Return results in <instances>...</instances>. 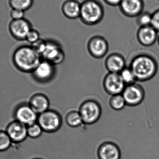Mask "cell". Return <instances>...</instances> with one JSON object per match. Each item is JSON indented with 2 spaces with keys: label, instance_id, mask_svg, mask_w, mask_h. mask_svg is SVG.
<instances>
[{
  "label": "cell",
  "instance_id": "cell-24",
  "mask_svg": "<svg viewBox=\"0 0 159 159\" xmlns=\"http://www.w3.org/2000/svg\"><path fill=\"white\" fill-rule=\"evenodd\" d=\"M120 75L126 86L133 84L137 81L134 74L129 67H126L121 71Z\"/></svg>",
  "mask_w": 159,
  "mask_h": 159
},
{
  "label": "cell",
  "instance_id": "cell-11",
  "mask_svg": "<svg viewBox=\"0 0 159 159\" xmlns=\"http://www.w3.org/2000/svg\"><path fill=\"white\" fill-rule=\"evenodd\" d=\"M103 86L105 91L112 96L122 94L126 85L120 74L108 73L104 79Z\"/></svg>",
  "mask_w": 159,
  "mask_h": 159
},
{
  "label": "cell",
  "instance_id": "cell-9",
  "mask_svg": "<svg viewBox=\"0 0 159 159\" xmlns=\"http://www.w3.org/2000/svg\"><path fill=\"white\" fill-rule=\"evenodd\" d=\"M56 71L55 65L47 61L42 60L31 74L33 78L36 81L46 83L54 78Z\"/></svg>",
  "mask_w": 159,
  "mask_h": 159
},
{
  "label": "cell",
  "instance_id": "cell-15",
  "mask_svg": "<svg viewBox=\"0 0 159 159\" xmlns=\"http://www.w3.org/2000/svg\"><path fill=\"white\" fill-rule=\"evenodd\" d=\"M157 31L151 25L141 27L137 32V39L143 46H151L157 40Z\"/></svg>",
  "mask_w": 159,
  "mask_h": 159
},
{
  "label": "cell",
  "instance_id": "cell-6",
  "mask_svg": "<svg viewBox=\"0 0 159 159\" xmlns=\"http://www.w3.org/2000/svg\"><path fill=\"white\" fill-rule=\"evenodd\" d=\"M145 94L143 87L136 82L126 86L122 93L126 105L130 107L140 104L144 99Z\"/></svg>",
  "mask_w": 159,
  "mask_h": 159
},
{
  "label": "cell",
  "instance_id": "cell-10",
  "mask_svg": "<svg viewBox=\"0 0 159 159\" xmlns=\"http://www.w3.org/2000/svg\"><path fill=\"white\" fill-rule=\"evenodd\" d=\"M32 29L31 23L25 18L17 20H12L8 25L10 34L18 41L26 40V36Z\"/></svg>",
  "mask_w": 159,
  "mask_h": 159
},
{
  "label": "cell",
  "instance_id": "cell-2",
  "mask_svg": "<svg viewBox=\"0 0 159 159\" xmlns=\"http://www.w3.org/2000/svg\"><path fill=\"white\" fill-rule=\"evenodd\" d=\"M130 68L137 81L144 82L153 78L157 72V62L153 57L148 54H140L131 61Z\"/></svg>",
  "mask_w": 159,
  "mask_h": 159
},
{
  "label": "cell",
  "instance_id": "cell-22",
  "mask_svg": "<svg viewBox=\"0 0 159 159\" xmlns=\"http://www.w3.org/2000/svg\"><path fill=\"white\" fill-rule=\"evenodd\" d=\"M110 107L116 111H120L125 107L126 102L122 94L112 95L109 100Z\"/></svg>",
  "mask_w": 159,
  "mask_h": 159
},
{
  "label": "cell",
  "instance_id": "cell-7",
  "mask_svg": "<svg viewBox=\"0 0 159 159\" xmlns=\"http://www.w3.org/2000/svg\"><path fill=\"white\" fill-rule=\"evenodd\" d=\"M41 57L54 65L60 64L65 58V54L62 48L58 43L51 40L46 41V47Z\"/></svg>",
  "mask_w": 159,
  "mask_h": 159
},
{
  "label": "cell",
  "instance_id": "cell-8",
  "mask_svg": "<svg viewBox=\"0 0 159 159\" xmlns=\"http://www.w3.org/2000/svg\"><path fill=\"white\" fill-rule=\"evenodd\" d=\"M38 115L31 107L28 103H22L16 107L14 112L15 120L29 126L37 122Z\"/></svg>",
  "mask_w": 159,
  "mask_h": 159
},
{
  "label": "cell",
  "instance_id": "cell-1",
  "mask_svg": "<svg viewBox=\"0 0 159 159\" xmlns=\"http://www.w3.org/2000/svg\"><path fill=\"white\" fill-rule=\"evenodd\" d=\"M42 60L41 56L31 45L19 47L12 56L14 66L20 71L25 73H32Z\"/></svg>",
  "mask_w": 159,
  "mask_h": 159
},
{
  "label": "cell",
  "instance_id": "cell-17",
  "mask_svg": "<svg viewBox=\"0 0 159 159\" xmlns=\"http://www.w3.org/2000/svg\"><path fill=\"white\" fill-rule=\"evenodd\" d=\"M28 103L38 115L49 109L50 102L48 97L43 93H37L33 94Z\"/></svg>",
  "mask_w": 159,
  "mask_h": 159
},
{
  "label": "cell",
  "instance_id": "cell-14",
  "mask_svg": "<svg viewBox=\"0 0 159 159\" xmlns=\"http://www.w3.org/2000/svg\"><path fill=\"white\" fill-rule=\"evenodd\" d=\"M119 6L123 15L129 17H134L142 13L143 3L142 0H121Z\"/></svg>",
  "mask_w": 159,
  "mask_h": 159
},
{
  "label": "cell",
  "instance_id": "cell-5",
  "mask_svg": "<svg viewBox=\"0 0 159 159\" xmlns=\"http://www.w3.org/2000/svg\"><path fill=\"white\" fill-rule=\"evenodd\" d=\"M37 122L43 132L51 133L57 131L61 128L63 120L57 111L49 109L38 115Z\"/></svg>",
  "mask_w": 159,
  "mask_h": 159
},
{
  "label": "cell",
  "instance_id": "cell-27",
  "mask_svg": "<svg viewBox=\"0 0 159 159\" xmlns=\"http://www.w3.org/2000/svg\"><path fill=\"white\" fill-rule=\"evenodd\" d=\"M40 39V34L39 32L35 29H32L26 36V41L31 44L35 43Z\"/></svg>",
  "mask_w": 159,
  "mask_h": 159
},
{
  "label": "cell",
  "instance_id": "cell-13",
  "mask_svg": "<svg viewBox=\"0 0 159 159\" xmlns=\"http://www.w3.org/2000/svg\"><path fill=\"white\" fill-rule=\"evenodd\" d=\"M5 131L13 143H20L28 138L27 126L15 120L7 124Z\"/></svg>",
  "mask_w": 159,
  "mask_h": 159
},
{
  "label": "cell",
  "instance_id": "cell-20",
  "mask_svg": "<svg viewBox=\"0 0 159 159\" xmlns=\"http://www.w3.org/2000/svg\"><path fill=\"white\" fill-rule=\"evenodd\" d=\"M66 124L71 128H77L84 124L78 111L72 110L66 114L65 118Z\"/></svg>",
  "mask_w": 159,
  "mask_h": 159
},
{
  "label": "cell",
  "instance_id": "cell-28",
  "mask_svg": "<svg viewBox=\"0 0 159 159\" xmlns=\"http://www.w3.org/2000/svg\"><path fill=\"white\" fill-rule=\"evenodd\" d=\"M46 41L40 38L38 41L31 44L34 49L41 56L46 47Z\"/></svg>",
  "mask_w": 159,
  "mask_h": 159
},
{
  "label": "cell",
  "instance_id": "cell-26",
  "mask_svg": "<svg viewBox=\"0 0 159 159\" xmlns=\"http://www.w3.org/2000/svg\"><path fill=\"white\" fill-rule=\"evenodd\" d=\"M152 15L148 13H141L138 16L137 22L141 27L151 25Z\"/></svg>",
  "mask_w": 159,
  "mask_h": 159
},
{
  "label": "cell",
  "instance_id": "cell-32",
  "mask_svg": "<svg viewBox=\"0 0 159 159\" xmlns=\"http://www.w3.org/2000/svg\"><path fill=\"white\" fill-rule=\"evenodd\" d=\"M29 159H42L39 158H36V157L33 158V157H31V158H30Z\"/></svg>",
  "mask_w": 159,
  "mask_h": 159
},
{
  "label": "cell",
  "instance_id": "cell-25",
  "mask_svg": "<svg viewBox=\"0 0 159 159\" xmlns=\"http://www.w3.org/2000/svg\"><path fill=\"white\" fill-rule=\"evenodd\" d=\"M12 143L5 130H0V152H5L10 148Z\"/></svg>",
  "mask_w": 159,
  "mask_h": 159
},
{
  "label": "cell",
  "instance_id": "cell-12",
  "mask_svg": "<svg viewBox=\"0 0 159 159\" xmlns=\"http://www.w3.org/2000/svg\"><path fill=\"white\" fill-rule=\"evenodd\" d=\"M87 47L92 57L95 58H102L108 51V42L102 36L95 35L89 40Z\"/></svg>",
  "mask_w": 159,
  "mask_h": 159
},
{
  "label": "cell",
  "instance_id": "cell-33",
  "mask_svg": "<svg viewBox=\"0 0 159 159\" xmlns=\"http://www.w3.org/2000/svg\"><path fill=\"white\" fill-rule=\"evenodd\" d=\"M157 41L158 43V44L159 45V36H158V37Z\"/></svg>",
  "mask_w": 159,
  "mask_h": 159
},
{
  "label": "cell",
  "instance_id": "cell-21",
  "mask_svg": "<svg viewBox=\"0 0 159 159\" xmlns=\"http://www.w3.org/2000/svg\"><path fill=\"white\" fill-rule=\"evenodd\" d=\"M34 0H8V4L11 8L26 11L33 6Z\"/></svg>",
  "mask_w": 159,
  "mask_h": 159
},
{
  "label": "cell",
  "instance_id": "cell-23",
  "mask_svg": "<svg viewBox=\"0 0 159 159\" xmlns=\"http://www.w3.org/2000/svg\"><path fill=\"white\" fill-rule=\"evenodd\" d=\"M43 133V129L37 122L27 126L28 138L30 139H38Z\"/></svg>",
  "mask_w": 159,
  "mask_h": 159
},
{
  "label": "cell",
  "instance_id": "cell-4",
  "mask_svg": "<svg viewBox=\"0 0 159 159\" xmlns=\"http://www.w3.org/2000/svg\"><path fill=\"white\" fill-rule=\"evenodd\" d=\"M80 114L86 125L96 124L100 120L102 115V107L97 101L93 100H87L82 103L80 106Z\"/></svg>",
  "mask_w": 159,
  "mask_h": 159
},
{
  "label": "cell",
  "instance_id": "cell-3",
  "mask_svg": "<svg viewBox=\"0 0 159 159\" xmlns=\"http://www.w3.org/2000/svg\"><path fill=\"white\" fill-rule=\"evenodd\" d=\"M104 15V9L101 2L97 0H85L81 3L80 18L88 26L100 23Z\"/></svg>",
  "mask_w": 159,
  "mask_h": 159
},
{
  "label": "cell",
  "instance_id": "cell-29",
  "mask_svg": "<svg viewBox=\"0 0 159 159\" xmlns=\"http://www.w3.org/2000/svg\"><path fill=\"white\" fill-rule=\"evenodd\" d=\"M10 17L13 20H17L21 19L24 18L25 16V11L19 9H13L11 8L9 13Z\"/></svg>",
  "mask_w": 159,
  "mask_h": 159
},
{
  "label": "cell",
  "instance_id": "cell-18",
  "mask_svg": "<svg viewBox=\"0 0 159 159\" xmlns=\"http://www.w3.org/2000/svg\"><path fill=\"white\" fill-rule=\"evenodd\" d=\"M98 156L100 159H120V151L116 144L107 142L99 148Z\"/></svg>",
  "mask_w": 159,
  "mask_h": 159
},
{
  "label": "cell",
  "instance_id": "cell-30",
  "mask_svg": "<svg viewBox=\"0 0 159 159\" xmlns=\"http://www.w3.org/2000/svg\"><path fill=\"white\" fill-rule=\"evenodd\" d=\"M151 26L159 32V10L152 15Z\"/></svg>",
  "mask_w": 159,
  "mask_h": 159
},
{
  "label": "cell",
  "instance_id": "cell-16",
  "mask_svg": "<svg viewBox=\"0 0 159 159\" xmlns=\"http://www.w3.org/2000/svg\"><path fill=\"white\" fill-rule=\"evenodd\" d=\"M105 65L109 73L120 74L126 68V61L122 55L112 53L106 59Z\"/></svg>",
  "mask_w": 159,
  "mask_h": 159
},
{
  "label": "cell",
  "instance_id": "cell-31",
  "mask_svg": "<svg viewBox=\"0 0 159 159\" xmlns=\"http://www.w3.org/2000/svg\"><path fill=\"white\" fill-rule=\"evenodd\" d=\"M106 3L111 6H117L119 5L121 0H103Z\"/></svg>",
  "mask_w": 159,
  "mask_h": 159
},
{
  "label": "cell",
  "instance_id": "cell-19",
  "mask_svg": "<svg viewBox=\"0 0 159 159\" xmlns=\"http://www.w3.org/2000/svg\"><path fill=\"white\" fill-rule=\"evenodd\" d=\"M81 3L77 0H66L61 6L62 14L70 19H76L80 17Z\"/></svg>",
  "mask_w": 159,
  "mask_h": 159
}]
</instances>
